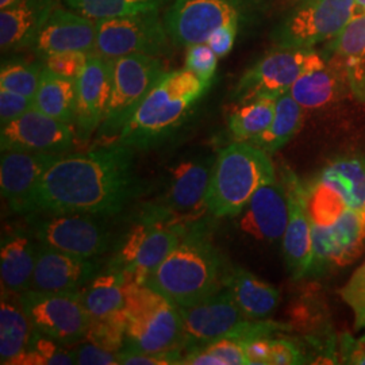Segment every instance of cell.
Returning a JSON list of instances; mask_svg holds the SVG:
<instances>
[{
	"instance_id": "1",
	"label": "cell",
	"mask_w": 365,
	"mask_h": 365,
	"mask_svg": "<svg viewBox=\"0 0 365 365\" xmlns=\"http://www.w3.org/2000/svg\"><path fill=\"white\" fill-rule=\"evenodd\" d=\"M135 192L133 148L111 145L71 156H58L39 182L36 209L52 214L111 215Z\"/></svg>"
},
{
	"instance_id": "2",
	"label": "cell",
	"mask_w": 365,
	"mask_h": 365,
	"mask_svg": "<svg viewBox=\"0 0 365 365\" xmlns=\"http://www.w3.org/2000/svg\"><path fill=\"white\" fill-rule=\"evenodd\" d=\"M221 255L202 229L187 230L180 242L145 284L176 306H188L223 288Z\"/></svg>"
},
{
	"instance_id": "3",
	"label": "cell",
	"mask_w": 365,
	"mask_h": 365,
	"mask_svg": "<svg viewBox=\"0 0 365 365\" xmlns=\"http://www.w3.org/2000/svg\"><path fill=\"white\" fill-rule=\"evenodd\" d=\"M210 86L187 68L165 72L128 120L118 143L133 149L157 144L179 128Z\"/></svg>"
},
{
	"instance_id": "4",
	"label": "cell",
	"mask_w": 365,
	"mask_h": 365,
	"mask_svg": "<svg viewBox=\"0 0 365 365\" xmlns=\"http://www.w3.org/2000/svg\"><path fill=\"white\" fill-rule=\"evenodd\" d=\"M276 180L272 160L250 143L235 141L215 158L207 210L217 218L238 217L261 185Z\"/></svg>"
},
{
	"instance_id": "5",
	"label": "cell",
	"mask_w": 365,
	"mask_h": 365,
	"mask_svg": "<svg viewBox=\"0 0 365 365\" xmlns=\"http://www.w3.org/2000/svg\"><path fill=\"white\" fill-rule=\"evenodd\" d=\"M123 349L145 353L182 351L184 330L178 306L148 284H134L123 307Z\"/></svg>"
},
{
	"instance_id": "6",
	"label": "cell",
	"mask_w": 365,
	"mask_h": 365,
	"mask_svg": "<svg viewBox=\"0 0 365 365\" xmlns=\"http://www.w3.org/2000/svg\"><path fill=\"white\" fill-rule=\"evenodd\" d=\"M111 95L101 125V135L120 134L145 96L165 73L160 57L148 54H130L110 60Z\"/></svg>"
},
{
	"instance_id": "7",
	"label": "cell",
	"mask_w": 365,
	"mask_h": 365,
	"mask_svg": "<svg viewBox=\"0 0 365 365\" xmlns=\"http://www.w3.org/2000/svg\"><path fill=\"white\" fill-rule=\"evenodd\" d=\"M185 232L182 225L150 215L125 235L108 269L125 274L133 284H145L176 248Z\"/></svg>"
},
{
	"instance_id": "8",
	"label": "cell",
	"mask_w": 365,
	"mask_h": 365,
	"mask_svg": "<svg viewBox=\"0 0 365 365\" xmlns=\"http://www.w3.org/2000/svg\"><path fill=\"white\" fill-rule=\"evenodd\" d=\"M327 64V58L313 48L274 46L241 76L233 92L235 103L256 98H277L289 91L298 78Z\"/></svg>"
},
{
	"instance_id": "9",
	"label": "cell",
	"mask_w": 365,
	"mask_h": 365,
	"mask_svg": "<svg viewBox=\"0 0 365 365\" xmlns=\"http://www.w3.org/2000/svg\"><path fill=\"white\" fill-rule=\"evenodd\" d=\"M168 29L160 11L133 14L96 21L93 54L106 60L130 54L160 57L170 52Z\"/></svg>"
},
{
	"instance_id": "10",
	"label": "cell",
	"mask_w": 365,
	"mask_h": 365,
	"mask_svg": "<svg viewBox=\"0 0 365 365\" xmlns=\"http://www.w3.org/2000/svg\"><path fill=\"white\" fill-rule=\"evenodd\" d=\"M356 14V0H300L272 31L274 46L314 48L334 38Z\"/></svg>"
},
{
	"instance_id": "11",
	"label": "cell",
	"mask_w": 365,
	"mask_h": 365,
	"mask_svg": "<svg viewBox=\"0 0 365 365\" xmlns=\"http://www.w3.org/2000/svg\"><path fill=\"white\" fill-rule=\"evenodd\" d=\"M36 331L60 344L86 339L90 317L81 302V291L38 292L27 289L19 294Z\"/></svg>"
},
{
	"instance_id": "12",
	"label": "cell",
	"mask_w": 365,
	"mask_h": 365,
	"mask_svg": "<svg viewBox=\"0 0 365 365\" xmlns=\"http://www.w3.org/2000/svg\"><path fill=\"white\" fill-rule=\"evenodd\" d=\"M245 14L242 0H173L164 21L175 45L206 43L226 24H241Z\"/></svg>"
},
{
	"instance_id": "13",
	"label": "cell",
	"mask_w": 365,
	"mask_h": 365,
	"mask_svg": "<svg viewBox=\"0 0 365 365\" xmlns=\"http://www.w3.org/2000/svg\"><path fill=\"white\" fill-rule=\"evenodd\" d=\"M365 253V210L348 209L331 226H313V259L307 274L344 268Z\"/></svg>"
},
{
	"instance_id": "14",
	"label": "cell",
	"mask_w": 365,
	"mask_h": 365,
	"mask_svg": "<svg viewBox=\"0 0 365 365\" xmlns=\"http://www.w3.org/2000/svg\"><path fill=\"white\" fill-rule=\"evenodd\" d=\"M88 214L66 212L38 222L34 233L39 244L78 257L93 259L110 247V235L103 225Z\"/></svg>"
},
{
	"instance_id": "15",
	"label": "cell",
	"mask_w": 365,
	"mask_h": 365,
	"mask_svg": "<svg viewBox=\"0 0 365 365\" xmlns=\"http://www.w3.org/2000/svg\"><path fill=\"white\" fill-rule=\"evenodd\" d=\"M178 309L182 317L185 346H205L215 339L229 337L248 319L225 287L205 299L178 306Z\"/></svg>"
},
{
	"instance_id": "16",
	"label": "cell",
	"mask_w": 365,
	"mask_h": 365,
	"mask_svg": "<svg viewBox=\"0 0 365 365\" xmlns=\"http://www.w3.org/2000/svg\"><path fill=\"white\" fill-rule=\"evenodd\" d=\"M76 134L71 125L49 117L37 108L1 126L0 146L3 150H27L60 155L68 150Z\"/></svg>"
},
{
	"instance_id": "17",
	"label": "cell",
	"mask_w": 365,
	"mask_h": 365,
	"mask_svg": "<svg viewBox=\"0 0 365 365\" xmlns=\"http://www.w3.org/2000/svg\"><path fill=\"white\" fill-rule=\"evenodd\" d=\"M215 160H188L170 170L165 206L152 215L180 225V218L197 217L207 210V194Z\"/></svg>"
},
{
	"instance_id": "18",
	"label": "cell",
	"mask_w": 365,
	"mask_h": 365,
	"mask_svg": "<svg viewBox=\"0 0 365 365\" xmlns=\"http://www.w3.org/2000/svg\"><path fill=\"white\" fill-rule=\"evenodd\" d=\"M57 155L27 150H3L0 161L1 196L15 212L36 209L39 182Z\"/></svg>"
},
{
	"instance_id": "19",
	"label": "cell",
	"mask_w": 365,
	"mask_h": 365,
	"mask_svg": "<svg viewBox=\"0 0 365 365\" xmlns=\"http://www.w3.org/2000/svg\"><path fill=\"white\" fill-rule=\"evenodd\" d=\"M111 95V66L98 54H90L88 61L76 80V134L88 140L105 119Z\"/></svg>"
},
{
	"instance_id": "20",
	"label": "cell",
	"mask_w": 365,
	"mask_h": 365,
	"mask_svg": "<svg viewBox=\"0 0 365 365\" xmlns=\"http://www.w3.org/2000/svg\"><path fill=\"white\" fill-rule=\"evenodd\" d=\"M99 269L98 261L78 257L39 244L37 264L29 289L38 292L81 291Z\"/></svg>"
},
{
	"instance_id": "21",
	"label": "cell",
	"mask_w": 365,
	"mask_h": 365,
	"mask_svg": "<svg viewBox=\"0 0 365 365\" xmlns=\"http://www.w3.org/2000/svg\"><path fill=\"white\" fill-rule=\"evenodd\" d=\"M289 218V199L283 182H267L252 196L240 214V227L245 235L264 242L283 240Z\"/></svg>"
},
{
	"instance_id": "22",
	"label": "cell",
	"mask_w": 365,
	"mask_h": 365,
	"mask_svg": "<svg viewBox=\"0 0 365 365\" xmlns=\"http://www.w3.org/2000/svg\"><path fill=\"white\" fill-rule=\"evenodd\" d=\"M96 43V21L69 7L58 6L34 41L31 51L42 60L51 54L84 52L92 54Z\"/></svg>"
},
{
	"instance_id": "23",
	"label": "cell",
	"mask_w": 365,
	"mask_h": 365,
	"mask_svg": "<svg viewBox=\"0 0 365 365\" xmlns=\"http://www.w3.org/2000/svg\"><path fill=\"white\" fill-rule=\"evenodd\" d=\"M289 199V218L283 235V253L288 269L295 279L309 274L313 259V223L304 205V185L287 172L283 176Z\"/></svg>"
},
{
	"instance_id": "24",
	"label": "cell",
	"mask_w": 365,
	"mask_h": 365,
	"mask_svg": "<svg viewBox=\"0 0 365 365\" xmlns=\"http://www.w3.org/2000/svg\"><path fill=\"white\" fill-rule=\"evenodd\" d=\"M60 0H21L0 13L1 52L31 49Z\"/></svg>"
},
{
	"instance_id": "25",
	"label": "cell",
	"mask_w": 365,
	"mask_h": 365,
	"mask_svg": "<svg viewBox=\"0 0 365 365\" xmlns=\"http://www.w3.org/2000/svg\"><path fill=\"white\" fill-rule=\"evenodd\" d=\"M325 58V66L303 73L289 88L292 98L303 108L314 110L330 105L349 87L344 60L334 56Z\"/></svg>"
},
{
	"instance_id": "26",
	"label": "cell",
	"mask_w": 365,
	"mask_h": 365,
	"mask_svg": "<svg viewBox=\"0 0 365 365\" xmlns=\"http://www.w3.org/2000/svg\"><path fill=\"white\" fill-rule=\"evenodd\" d=\"M223 287L229 291L237 307L248 319L269 318L280 303L277 288L241 268L226 272Z\"/></svg>"
},
{
	"instance_id": "27",
	"label": "cell",
	"mask_w": 365,
	"mask_h": 365,
	"mask_svg": "<svg viewBox=\"0 0 365 365\" xmlns=\"http://www.w3.org/2000/svg\"><path fill=\"white\" fill-rule=\"evenodd\" d=\"M38 244L29 235L15 232L1 241L0 276L1 289L22 294L30 288L37 264Z\"/></svg>"
},
{
	"instance_id": "28",
	"label": "cell",
	"mask_w": 365,
	"mask_h": 365,
	"mask_svg": "<svg viewBox=\"0 0 365 365\" xmlns=\"http://www.w3.org/2000/svg\"><path fill=\"white\" fill-rule=\"evenodd\" d=\"M33 324L21 300V295L1 289L0 303V363L15 364L26 352L33 337Z\"/></svg>"
},
{
	"instance_id": "29",
	"label": "cell",
	"mask_w": 365,
	"mask_h": 365,
	"mask_svg": "<svg viewBox=\"0 0 365 365\" xmlns=\"http://www.w3.org/2000/svg\"><path fill=\"white\" fill-rule=\"evenodd\" d=\"M131 286L134 284L125 274L113 269L95 276L90 284L81 289V302L90 321L105 319L120 313Z\"/></svg>"
},
{
	"instance_id": "30",
	"label": "cell",
	"mask_w": 365,
	"mask_h": 365,
	"mask_svg": "<svg viewBox=\"0 0 365 365\" xmlns=\"http://www.w3.org/2000/svg\"><path fill=\"white\" fill-rule=\"evenodd\" d=\"M34 108L66 123H75L76 118V80L54 75L43 66Z\"/></svg>"
},
{
	"instance_id": "31",
	"label": "cell",
	"mask_w": 365,
	"mask_h": 365,
	"mask_svg": "<svg viewBox=\"0 0 365 365\" xmlns=\"http://www.w3.org/2000/svg\"><path fill=\"white\" fill-rule=\"evenodd\" d=\"M303 107L292 98L289 91L282 93L276 99L274 120L271 126L250 141L268 155L277 152L288 144L302 129Z\"/></svg>"
},
{
	"instance_id": "32",
	"label": "cell",
	"mask_w": 365,
	"mask_h": 365,
	"mask_svg": "<svg viewBox=\"0 0 365 365\" xmlns=\"http://www.w3.org/2000/svg\"><path fill=\"white\" fill-rule=\"evenodd\" d=\"M319 179L334 187L344 196L349 209H364L365 157L337 158L321 172Z\"/></svg>"
},
{
	"instance_id": "33",
	"label": "cell",
	"mask_w": 365,
	"mask_h": 365,
	"mask_svg": "<svg viewBox=\"0 0 365 365\" xmlns=\"http://www.w3.org/2000/svg\"><path fill=\"white\" fill-rule=\"evenodd\" d=\"M276 99L262 96L237 105L227 117V128L235 141L250 143L271 126Z\"/></svg>"
},
{
	"instance_id": "34",
	"label": "cell",
	"mask_w": 365,
	"mask_h": 365,
	"mask_svg": "<svg viewBox=\"0 0 365 365\" xmlns=\"http://www.w3.org/2000/svg\"><path fill=\"white\" fill-rule=\"evenodd\" d=\"M304 205L313 226L321 227L334 225L349 209L344 196L319 178L304 185Z\"/></svg>"
},
{
	"instance_id": "35",
	"label": "cell",
	"mask_w": 365,
	"mask_h": 365,
	"mask_svg": "<svg viewBox=\"0 0 365 365\" xmlns=\"http://www.w3.org/2000/svg\"><path fill=\"white\" fill-rule=\"evenodd\" d=\"M173 0H64L66 7L91 19L160 11Z\"/></svg>"
},
{
	"instance_id": "36",
	"label": "cell",
	"mask_w": 365,
	"mask_h": 365,
	"mask_svg": "<svg viewBox=\"0 0 365 365\" xmlns=\"http://www.w3.org/2000/svg\"><path fill=\"white\" fill-rule=\"evenodd\" d=\"M42 71L43 66L38 63L21 60L3 63L0 71V88H6L34 99L38 90Z\"/></svg>"
},
{
	"instance_id": "37",
	"label": "cell",
	"mask_w": 365,
	"mask_h": 365,
	"mask_svg": "<svg viewBox=\"0 0 365 365\" xmlns=\"http://www.w3.org/2000/svg\"><path fill=\"white\" fill-rule=\"evenodd\" d=\"M56 339L38 331L33 333L30 345L15 364L18 365H69L76 364L72 351L63 349Z\"/></svg>"
},
{
	"instance_id": "38",
	"label": "cell",
	"mask_w": 365,
	"mask_h": 365,
	"mask_svg": "<svg viewBox=\"0 0 365 365\" xmlns=\"http://www.w3.org/2000/svg\"><path fill=\"white\" fill-rule=\"evenodd\" d=\"M329 57L360 58L365 57V14H354L339 34L327 45Z\"/></svg>"
},
{
	"instance_id": "39",
	"label": "cell",
	"mask_w": 365,
	"mask_h": 365,
	"mask_svg": "<svg viewBox=\"0 0 365 365\" xmlns=\"http://www.w3.org/2000/svg\"><path fill=\"white\" fill-rule=\"evenodd\" d=\"M86 339L113 352H120L126 342V318L123 310L105 319L90 321Z\"/></svg>"
},
{
	"instance_id": "40",
	"label": "cell",
	"mask_w": 365,
	"mask_h": 365,
	"mask_svg": "<svg viewBox=\"0 0 365 365\" xmlns=\"http://www.w3.org/2000/svg\"><path fill=\"white\" fill-rule=\"evenodd\" d=\"M341 298L351 307L354 315V327H365V261L354 271L348 283L339 291Z\"/></svg>"
},
{
	"instance_id": "41",
	"label": "cell",
	"mask_w": 365,
	"mask_h": 365,
	"mask_svg": "<svg viewBox=\"0 0 365 365\" xmlns=\"http://www.w3.org/2000/svg\"><path fill=\"white\" fill-rule=\"evenodd\" d=\"M218 58L220 57L211 49L209 43H196L187 48L184 68L190 69L197 78L211 84L215 76Z\"/></svg>"
},
{
	"instance_id": "42",
	"label": "cell",
	"mask_w": 365,
	"mask_h": 365,
	"mask_svg": "<svg viewBox=\"0 0 365 365\" xmlns=\"http://www.w3.org/2000/svg\"><path fill=\"white\" fill-rule=\"evenodd\" d=\"M88 57L90 53H56L43 58V66L57 76L78 80L88 61Z\"/></svg>"
},
{
	"instance_id": "43",
	"label": "cell",
	"mask_w": 365,
	"mask_h": 365,
	"mask_svg": "<svg viewBox=\"0 0 365 365\" xmlns=\"http://www.w3.org/2000/svg\"><path fill=\"white\" fill-rule=\"evenodd\" d=\"M210 353L218 365H249L248 357L241 342L233 339H215L203 346Z\"/></svg>"
},
{
	"instance_id": "44",
	"label": "cell",
	"mask_w": 365,
	"mask_h": 365,
	"mask_svg": "<svg viewBox=\"0 0 365 365\" xmlns=\"http://www.w3.org/2000/svg\"><path fill=\"white\" fill-rule=\"evenodd\" d=\"M184 356L180 351L163 353H145L131 349L119 352V364L122 365H173L182 364Z\"/></svg>"
},
{
	"instance_id": "45",
	"label": "cell",
	"mask_w": 365,
	"mask_h": 365,
	"mask_svg": "<svg viewBox=\"0 0 365 365\" xmlns=\"http://www.w3.org/2000/svg\"><path fill=\"white\" fill-rule=\"evenodd\" d=\"M34 107V99L16 92L0 88V122L1 126L24 115Z\"/></svg>"
},
{
	"instance_id": "46",
	"label": "cell",
	"mask_w": 365,
	"mask_h": 365,
	"mask_svg": "<svg viewBox=\"0 0 365 365\" xmlns=\"http://www.w3.org/2000/svg\"><path fill=\"white\" fill-rule=\"evenodd\" d=\"M76 364L80 365H118L119 352H113L105 348H101L92 342L81 344L73 351Z\"/></svg>"
},
{
	"instance_id": "47",
	"label": "cell",
	"mask_w": 365,
	"mask_h": 365,
	"mask_svg": "<svg viewBox=\"0 0 365 365\" xmlns=\"http://www.w3.org/2000/svg\"><path fill=\"white\" fill-rule=\"evenodd\" d=\"M304 356L299 348L289 339H271V352H269V365H297L303 364Z\"/></svg>"
},
{
	"instance_id": "48",
	"label": "cell",
	"mask_w": 365,
	"mask_h": 365,
	"mask_svg": "<svg viewBox=\"0 0 365 365\" xmlns=\"http://www.w3.org/2000/svg\"><path fill=\"white\" fill-rule=\"evenodd\" d=\"M238 27L240 24H226L220 29H217L207 39L206 43H209L211 49L220 58L227 56L233 49L235 38L238 34Z\"/></svg>"
},
{
	"instance_id": "49",
	"label": "cell",
	"mask_w": 365,
	"mask_h": 365,
	"mask_svg": "<svg viewBox=\"0 0 365 365\" xmlns=\"http://www.w3.org/2000/svg\"><path fill=\"white\" fill-rule=\"evenodd\" d=\"M344 60V58H342ZM348 84L353 93L365 102V57L344 60Z\"/></svg>"
},
{
	"instance_id": "50",
	"label": "cell",
	"mask_w": 365,
	"mask_h": 365,
	"mask_svg": "<svg viewBox=\"0 0 365 365\" xmlns=\"http://www.w3.org/2000/svg\"><path fill=\"white\" fill-rule=\"evenodd\" d=\"M339 352L344 364L365 365V342L363 339L344 334L339 341Z\"/></svg>"
},
{
	"instance_id": "51",
	"label": "cell",
	"mask_w": 365,
	"mask_h": 365,
	"mask_svg": "<svg viewBox=\"0 0 365 365\" xmlns=\"http://www.w3.org/2000/svg\"><path fill=\"white\" fill-rule=\"evenodd\" d=\"M271 339L272 337L265 339H252L244 342V351L248 357L249 365H269V352H271Z\"/></svg>"
},
{
	"instance_id": "52",
	"label": "cell",
	"mask_w": 365,
	"mask_h": 365,
	"mask_svg": "<svg viewBox=\"0 0 365 365\" xmlns=\"http://www.w3.org/2000/svg\"><path fill=\"white\" fill-rule=\"evenodd\" d=\"M356 14H365V0H356Z\"/></svg>"
},
{
	"instance_id": "53",
	"label": "cell",
	"mask_w": 365,
	"mask_h": 365,
	"mask_svg": "<svg viewBox=\"0 0 365 365\" xmlns=\"http://www.w3.org/2000/svg\"><path fill=\"white\" fill-rule=\"evenodd\" d=\"M21 0H0V9H6V7H10L15 3H18Z\"/></svg>"
},
{
	"instance_id": "54",
	"label": "cell",
	"mask_w": 365,
	"mask_h": 365,
	"mask_svg": "<svg viewBox=\"0 0 365 365\" xmlns=\"http://www.w3.org/2000/svg\"><path fill=\"white\" fill-rule=\"evenodd\" d=\"M361 339H363V341H364V342H365V334H364V337H361Z\"/></svg>"
},
{
	"instance_id": "55",
	"label": "cell",
	"mask_w": 365,
	"mask_h": 365,
	"mask_svg": "<svg viewBox=\"0 0 365 365\" xmlns=\"http://www.w3.org/2000/svg\"><path fill=\"white\" fill-rule=\"evenodd\" d=\"M363 210H365V206H364V209H363Z\"/></svg>"
}]
</instances>
